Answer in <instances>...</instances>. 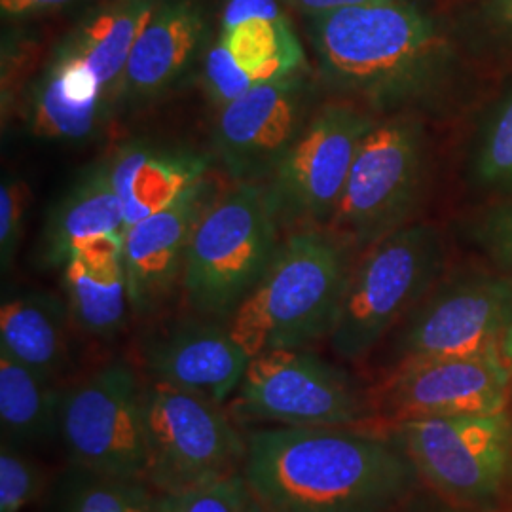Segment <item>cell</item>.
I'll return each instance as SVG.
<instances>
[{
    "label": "cell",
    "mask_w": 512,
    "mask_h": 512,
    "mask_svg": "<svg viewBox=\"0 0 512 512\" xmlns=\"http://www.w3.org/2000/svg\"><path fill=\"white\" fill-rule=\"evenodd\" d=\"M243 475L275 512H391L420 478L395 437L283 425L247 435Z\"/></svg>",
    "instance_id": "1"
},
{
    "label": "cell",
    "mask_w": 512,
    "mask_h": 512,
    "mask_svg": "<svg viewBox=\"0 0 512 512\" xmlns=\"http://www.w3.org/2000/svg\"><path fill=\"white\" fill-rule=\"evenodd\" d=\"M310 19L323 84L370 110L408 112L450 86L456 55L414 0H380Z\"/></svg>",
    "instance_id": "2"
},
{
    "label": "cell",
    "mask_w": 512,
    "mask_h": 512,
    "mask_svg": "<svg viewBox=\"0 0 512 512\" xmlns=\"http://www.w3.org/2000/svg\"><path fill=\"white\" fill-rule=\"evenodd\" d=\"M349 270L351 249L327 230L294 232L228 321L236 342L253 359L270 349L306 348L329 338Z\"/></svg>",
    "instance_id": "3"
},
{
    "label": "cell",
    "mask_w": 512,
    "mask_h": 512,
    "mask_svg": "<svg viewBox=\"0 0 512 512\" xmlns=\"http://www.w3.org/2000/svg\"><path fill=\"white\" fill-rule=\"evenodd\" d=\"M279 226L266 183H238L200 220L184 260V298L194 313L230 321L279 251Z\"/></svg>",
    "instance_id": "4"
},
{
    "label": "cell",
    "mask_w": 512,
    "mask_h": 512,
    "mask_svg": "<svg viewBox=\"0 0 512 512\" xmlns=\"http://www.w3.org/2000/svg\"><path fill=\"white\" fill-rule=\"evenodd\" d=\"M444 243L431 224H406L366 247L349 270L348 285L330 348L344 361H359L420 304L440 281Z\"/></svg>",
    "instance_id": "5"
},
{
    "label": "cell",
    "mask_w": 512,
    "mask_h": 512,
    "mask_svg": "<svg viewBox=\"0 0 512 512\" xmlns=\"http://www.w3.org/2000/svg\"><path fill=\"white\" fill-rule=\"evenodd\" d=\"M427 177V139L412 112L389 114L366 133L325 228L351 251L410 224Z\"/></svg>",
    "instance_id": "6"
},
{
    "label": "cell",
    "mask_w": 512,
    "mask_h": 512,
    "mask_svg": "<svg viewBox=\"0 0 512 512\" xmlns=\"http://www.w3.org/2000/svg\"><path fill=\"white\" fill-rule=\"evenodd\" d=\"M145 427V482L158 494H179L243 473L247 437L222 404L148 382Z\"/></svg>",
    "instance_id": "7"
},
{
    "label": "cell",
    "mask_w": 512,
    "mask_h": 512,
    "mask_svg": "<svg viewBox=\"0 0 512 512\" xmlns=\"http://www.w3.org/2000/svg\"><path fill=\"white\" fill-rule=\"evenodd\" d=\"M59 440L71 465L145 482V384L137 370L110 361L65 387Z\"/></svg>",
    "instance_id": "8"
},
{
    "label": "cell",
    "mask_w": 512,
    "mask_h": 512,
    "mask_svg": "<svg viewBox=\"0 0 512 512\" xmlns=\"http://www.w3.org/2000/svg\"><path fill=\"white\" fill-rule=\"evenodd\" d=\"M414 469L459 507H486L512 476V418L507 410L393 425Z\"/></svg>",
    "instance_id": "9"
},
{
    "label": "cell",
    "mask_w": 512,
    "mask_h": 512,
    "mask_svg": "<svg viewBox=\"0 0 512 512\" xmlns=\"http://www.w3.org/2000/svg\"><path fill=\"white\" fill-rule=\"evenodd\" d=\"M232 406L243 420L283 427H359L374 416L342 368L304 348L255 355Z\"/></svg>",
    "instance_id": "10"
},
{
    "label": "cell",
    "mask_w": 512,
    "mask_h": 512,
    "mask_svg": "<svg viewBox=\"0 0 512 512\" xmlns=\"http://www.w3.org/2000/svg\"><path fill=\"white\" fill-rule=\"evenodd\" d=\"M346 99L321 105L264 181L279 220L302 228H327L348 183L351 165L366 133L376 124Z\"/></svg>",
    "instance_id": "11"
},
{
    "label": "cell",
    "mask_w": 512,
    "mask_h": 512,
    "mask_svg": "<svg viewBox=\"0 0 512 512\" xmlns=\"http://www.w3.org/2000/svg\"><path fill=\"white\" fill-rule=\"evenodd\" d=\"M512 321V281L494 274L439 281L404 317L397 338L399 365L501 353Z\"/></svg>",
    "instance_id": "12"
},
{
    "label": "cell",
    "mask_w": 512,
    "mask_h": 512,
    "mask_svg": "<svg viewBox=\"0 0 512 512\" xmlns=\"http://www.w3.org/2000/svg\"><path fill=\"white\" fill-rule=\"evenodd\" d=\"M512 374L501 353L397 365L378 389L372 412L384 423L494 414L507 410Z\"/></svg>",
    "instance_id": "13"
},
{
    "label": "cell",
    "mask_w": 512,
    "mask_h": 512,
    "mask_svg": "<svg viewBox=\"0 0 512 512\" xmlns=\"http://www.w3.org/2000/svg\"><path fill=\"white\" fill-rule=\"evenodd\" d=\"M308 73L260 82L220 107L215 150L238 183H264L308 122Z\"/></svg>",
    "instance_id": "14"
},
{
    "label": "cell",
    "mask_w": 512,
    "mask_h": 512,
    "mask_svg": "<svg viewBox=\"0 0 512 512\" xmlns=\"http://www.w3.org/2000/svg\"><path fill=\"white\" fill-rule=\"evenodd\" d=\"M148 380L224 404L236 395L249 366L228 321L194 315L167 323L141 342Z\"/></svg>",
    "instance_id": "15"
},
{
    "label": "cell",
    "mask_w": 512,
    "mask_h": 512,
    "mask_svg": "<svg viewBox=\"0 0 512 512\" xmlns=\"http://www.w3.org/2000/svg\"><path fill=\"white\" fill-rule=\"evenodd\" d=\"M215 202V183L205 177L162 211L129 226L124 239V262L135 315L145 317L162 310L183 283L190 241Z\"/></svg>",
    "instance_id": "16"
},
{
    "label": "cell",
    "mask_w": 512,
    "mask_h": 512,
    "mask_svg": "<svg viewBox=\"0 0 512 512\" xmlns=\"http://www.w3.org/2000/svg\"><path fill=\"white\" fill-rule=\"evenodd\" d=\"M205 27L200 0H158L131 50L118 99L147 103L171 90L190 69Z\"/></svg>",
    "instance_id": "17"
},
{
    "label": "cell",
    "mask_w": 512,
    "mask_h": 512,
    "mask_svg": "<svg viewBox=\"0 0 512 512\" xmlns=\"http://www.w3.org/2000/svg\"><path fill=\"white\" fill-rule=\"evenodd\" d=\"M105 164L129 228L162 211L205 179L209 158L188 148L128 143Z\"/></svg>",
    "instance_id": "18"
},
{
    "label": "cell",
    "mask_w": 512,
    "mask_h": 512,
    "mask_svg": "<svg viewBox=\"0 0 512 512\" xmlns=\"http://www.w3.org/2000/svg\"><path fill=\"white\" fill-rule=\"evenodd\" d=\"M73 323L93 338H114L131 310L124 239H99L76 249L63 266Z\"/></svg>",
    "instance_id": "19"
},
{
    "label": "cell",
    "mask_w": 512,
    "mask_h": 512,
    "mask_svg": "<svg viewBox=\"0 0 512 512\" xmlns=\"http://www.w3.org/2000/svg\"><path fill=\"white\" fill-rule=\"evenodd\" d=\"M110 107L92 71L54 50L46 69L31 84L27 122L38 137L84 141L97 131Z\"/></svg>",
    "instance_id": "20"
},
{
    "label": "cell",
    "mask_w": 512,
    "mask_h": 512,
    "mask_svg": "<svg viewBox=\"0 0 512 512\" xmlns=\"http://www.w3.org/2000/svg\"><path fill=\"white\" fill-rule=\"evenodd\" d=\"M122 202L110 181L107 164L92 165L57 202L40 243L46 264L63 268L76 249L99 239H126Z\"/></svg>",
    "instance_id": "21"
},
{
    "label": "cell",
    "mask_w": 512,
    "mask_h": 512,
    "mask_svg": "<svg viewBox=\"0 0 512 512\" xmlns=\"http://www.w3.org/2000/svg\"><path fill=\"white\" fill-rule=\"evenodd\" d=\"M158 0H110L92 10L57 44L92 71L110 103L118 99L129 55Z\"/></svg>",
    "instance_id": "22"
},
{
    "label": "cell",
    "mask_w": 512,
    "mask_h": 512,
    "mask_svg": "<svg viewBox=\"0 0 512 512\" xmlns=\"http://www.w3.org/2000/svg\"><path fill=\"white\" fill-rule=\"evenodd\" d=\"M67 300L48 291H23L2 302L0 351L40 374H61L69 357Z\"/></svg>",
    "instance_id": "23"
},
{
    "label": "cell",
    "mask_w": 512,
    "mask_h": 512,
    "mask_svg": "<svg viewBox=\"0 0 512 512\" xmlns=\"http://www.w3.org/2000/svg\"><path fill=\"white\" fill-rule=\"evenodd\" d=\"M63 391L54 378L0 351L2 440L25 450L59 439Z\"/></svg>",
    "instance_id": "24"
},
{
    "label": "cell",
    "mask_w": 512,
    "mask_h": 512,
    "mask_svg": "<svg viewBox=\"0 0 512 512\" xmlns=\"http://www.w3.org/2000/svg\"><path fill=\"white\" fill-rule=\"evenodd\" d=\"M219 38L256 84L310 71L289 18L253 19L230 31H220Z\"/></svg>",
    "instance_id": "25"
},
{
    "label": "cell",
    "mask_w": 512,
    "mask_h": 512,
    "mask_svg": "<svg viewBox=\"0 0 512 512\" xmlns=\"http://www.w3.org/2000/svg\"><path fill=\"white\" fill-rule=\"evenodd\" d=\"M52 512H160L158 492L147 482L99 475L69 465L55 478Z\"/></svg>",
    "instance_id": "26"
},
{
    "label": "cell",
    "mask_w": 512,
    "mask_h": 512,
    "mask_svg": "<svg viewBox=\"0 0 512 512\" xmlns=\"http://www.w3.org/2000/svg\"><path fill=\"white\" fill-rule=\"evenodd\" d=\"M160 512H268L243 473L179 494H158Z\"/></svg>",
    "instance_id": "27"
},
{
    "label": "cell",
    "mask_w": 512,
    "mask_h": 512,
    "mask_svg": "<svg viewBox=\"0 0 512 512\" xmlns=\"http://www.w3.org/2000/svg\"><path fill=\"white\" fill-rule=\"evenodd\" d=\"M475 171L480 183L512 194V90L486 126L476 154Z\"/></svg>",
    "instance_id": "28"
},
{
    "label": "cell",
    "mask_w": 512,
    "mask_h": 512,
    "mask_svg": "<svg viewBox=\"0 0 512 512\" xmlns=\"http://www.w3.org/2000/svg\"><path fill=\"white\" fill-rule=\"evenodd\" d=\"M44 471L23 448L2 440L0 448V512H23L44 494Z\"/></svg>",
    "instance_id": "29"
},
{
    "label": "cell",
    "mask_w": 512,
    "mask_h": 512,
    "mask_svg": "<svg viewBox=\"0 0 512 512\" xmlns=\"http://www.w3.org/2000/svg\"><path fill=\"white\" fill-rule=\"evenodd\" d=\"M205 90L211 101L219 107L232 103L256 86L253 76L247 73L222 40H217L205 57Z\"/></svg>",
    "instance_id": "30"
},
{
    "label": "cell",
    "mask_w": 512,
    "mask_h": 512,
    "mask_svg": "<svg viewBox=\"0 0 512 512\" xmlns=\"http://www.w3.org/2000/svg\"><path fill=\"white\" fill-rule=\"evenodd\" d=\"M29 207V188L16 177H4L0 186V260L8 270L18 253L23 236L25 213Z\"/></svg>",
    "instance_id": "31"
},
{
    "label": "cell",
    "mask_w": 512,
    "mask_h": 512,
    "mask_svg": "<svg viewBox=\"0 0 512 512\" xmlns=\"http://www.w3.org/2000/svg\"><path fill=\"white\" fill-rule=\"evenodd\" d=\"M478 238L495 260L512 268V202L495 205L482 217Z\"/></svg>",
    "instance_id": "32"
},
{
    "label": "cell",
    "mask_w": 512,
    "mask_h": 512,
    "mask_svg": "<svg viewBox=\"0 0 512 512\" xmlns=\"http://www.w3.org/2000/svg\"><path fill=\"white\" fill-rule=\"evenodd\" d=\"M285 18L287 16L281 10L277 0H226L220 31H230L241 23H247L253 19L281 21Z\"/></svg>",
    "instance_id": "33"
},
{
    "label": "cell",
    "mask_w": 512,
    "mask_h": 512,
    "mask_svg": "<svg viewBox=\"0 0 512 512\" xmlns=\"http://www.w3.org/2000/svg\"><path fill=\"white\" fill-rule=\"evenodd\" d=\"M78 0H0L2 19H31L63 10Z\"/></svg>",
    "instance_id": "34"
},
{
    "label": "cell",
    "mask_w": 512,
    "mask_h": 512,
    "mask_svg": "<svg viewBox=\"0 0 512 512\" xmlns=\"http://www.w3.org/2000/svg\"><path fill=\"white\" fill-rule=\"evenodd\" d=\"M482 16L495 33L512 40V0H484Z\"/></svg>",
    "instance_id": "35"
},
{
    "label": "cell",
    "mask_w": 512,
    "mask_h": 512,
    "mask_svg": "<svg viewBox=\"0 0 512 512\" xmlns=\"http://www.w3.org/2000/svg\"><path fill=\"white\" fill-rule=\"evenodd\" d=\"M287 2L302 14H306L308 18H315V16H323V14L338 12L353 6H363L370 2H380V0H287Z\"/></svg>",
    "instance_id": "36"
},
{
    "label": "cell",
    "mask_w": 512,
    "mask_h": 512,
    "mask_svg": "<svg viewBox=\"0 0 512 512\" xmlns=\"http://www.w3.org/2000/svg\"><path fill=\"white\" fill-rule=\"evenodd\" d=\"M501 357H503L505 365L509 366L512 374V321L509 329L505 332V336H503V342H501Z\"/></svg>",
    "instance_id": "37"
},
{
    "label": "cell",
    "mask_w": 512,
    "mask_h": 512,
    "mask_svg": "<svg viewBox=\"0 0 512 512\" xmlns=\"http://www.w3.org/2000/svg\"><path fill=\"white\" fill-rule=\"evenodd\" d=\"M437 512H476V511H471V507H469V509H465V507H461V509H444V511H437Z\"/></svg>",
    "instance_id": "38"
},
{
    "label": "cell",
    "mask_w": 512,
    "mask_h": 512,
    "mask_svg": "<svg viewBox=\"0 0 512 512\" xmlns=\"http://www.w3.org/2000/svg\"><path fill=\"white\" fill-rule=\"evenodd\" d=\"M268 512H275V511H268Z\"/></svg>",
    "instance_id": "39"
}]
</instances>
